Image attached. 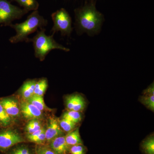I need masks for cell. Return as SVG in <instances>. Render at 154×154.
Instances as JSON below:
<instances>
[{"label": "cell", "mask_w": 154, "mask_h": 154, "mask_svg": "<svg viewBox=\"0 0 154 154\" xmlns=\"http://www.w3.org/2000/svg\"><path fill=\"white\" fill-rule=\"evenodd\" d=\"M66 105L69 110L81 112L85 109L86 102L82 96L79 94H73L67 96Z\"/></svg>", "instance_id": "obj_7"}, {"label": "cell", "mask_w": 154, "mask_h": 154, "mask_svg": "<svg viewBox=\"0 0 154 154\" xmlns=\"http://www.w3.org/2000/svg\"><path fill=\"white\" fill-rule=\"evenodd\" d=\"M50 147L56 154H67L69 147L65 140V136L62 135L54 139L50 142Z\"/></svg>", "instance_id": "obj_10"}, {"label": "cell", "mask_w": 154, "mask_h": 154, "mask_svg": "<svg viewBox=\"0 0 154 154\" xmlns=\"http://www.w3.org/2000/svg\"><path fill=\"white\" fill-rule=\"evenodd\" d=\"M45 130L44 128L42 127L41 129L36 131L35 132H33L31 134H28L27 136V139L29 141L32 142L34 140H35L36 137H38L42 133L45 131Z\"/></svg>", "instance_id": "obj_26"}, {"label": "cell", "mask_w": 154, "mask_h": 154, "mask_svg": "<svg viewBox=\"0 0 154 154\" xmlns=\"http://www.w3.org/2000/svg\"><path fill=\"white\" fill-rule=\"evenodd\" d=\"M53 26L51 32L54 35L60 32L62 36H69L73 30L72 26V19L68 11L62 8L53 13L51 15Z\"/></svg>", "instance_id": "obj_4"}, {"label": "cell", "mask_w": 154, "mask_h": 154, "mask_svg": "<svg viewBox=\"0 0 154 154\" xmlns=\"http://www.w3.org/2000/svg\"><path fill=\"white\" fill-rule=\"evenodd\" d=\"M96 0H89L74 10V27L77 35L87 33L90 36L99 34L105 21L104 15L97 11Z\"/></svg>", "instance_id": "obj_1"}, {"label": "cell", "mask_w": 154, "mask_h": 154, "mask_svg": "<svg viewBox=\"0 0 154 154\" xmlns=\"http://www.w3.org/2000/svg\"><path fill=\"white\" fill-rule=\"evenodd\" d=\"M10 154H32L28 148L22 146L14 149Z\"/></svg>", "instance_id": "obj_24"}, {"label": "cell", "mask_w": 154, "mask_h": 154, "mask_svg": "<svg viewBox=\"0 0 154 154\" xmlns=\"http://www.w3.org/2000/svg\"><path fill=\"white\" fill-rule=\"evenodd\" d=\"M36 154H56L49 147L46 146H38L36 147Z\"/></svg>", "instance_id": "obj_25"}, {"label": "cell", "mask_w": 154, "mask_h": 154, "mask_svg": "<svg viewBox=\"0 0 154 154\" xmlns=\"http://www.w3.org/2000/svg\"><path fill=\"white\" fill-rule=\"evenodd\" d=\"M142 150L145 154H154V137L153 135L149 137L142 142Z\"/></svg>", "instance_id": "obj_16"}, {"label": "cell", "mask_w": 154, "mask_h": 154, "mask_svg": "<svg viewBox=\"0 0 154 154\" xmlns=\"http://www.w3.org/2000/svg\"><path fill=\"white\" fill-rule=\"evenodd\" d=\"M0 104L10 116L15 117L19 115L20 109L17 102L14 99L10 98L2 99L0 101Z\"/></svg>", "instance_id": "obj_11"}, {"label": "cell", "mask_w": 154, "mask_h": 154, "mask_svg": "<svg viewBox=\"0 0 154 154\" xmlns=\"http://www.w3.org/2000/svg\"><path fill=\"white\" fill-rule=\"evenodd\" d=\"M62 118L66 119L77 124L82 120V116L80 112L73 110H68L63 113Z\"/></svg>", "instance_id": "obj_19"}, {"label": "cell", "mask_w": 154, "mask_h": 154, "mask_svg": "<svg viewBox=\"0 0 154 154\" xmlns=\"http://www.w3.org/2000/svg\"><path fill=\"white\" fill-rule=\"evenodd\" d=\"M48 24L47 19L39 14L38 10L33 11L24 22L10 25V27L16 31V34L11 37L9 41L13 44L27 42L29 35L36 32L38 28H45Z\"/></svg>", "instance_id": "obj_2"}, {"label": "cell", "mask_w": 154, "mask_h": 154, "mask_svg": "<svg viewBox=\"0 0 154 154\" xmlns=\"http://www.w3.org/2000/svg\"><path fill=\"white\" fill-rule=\"evenodd\" d=\"M11 116L7 113L0 104V125L3 126H8L11 124Z\"/></svg>", "instance_id": "obj_22"}, {"label": "cell", "mask_w": 154, "mask_h": 154, "mask_svg": "<svg viewBox=\"0 0 154 154\" xmlns=\"http://www.w3.org/2000/svg\"><path fill=\"white\" fill-rule=\"evenodd\" d=\"M41 122L38 119H30L25 127V131L28 134H31L42 128Z\"/></svg>", "instance_id": "obj_18"}, {"label": "cell", "mask_w": 154, "mask_h": 154, "mask_svg": "<svg viewBox=\"0 0 154 154\" xmlns=\"http://www.w3.org/2000/svg\"><path fill=\"white\" fill-rule=\"evenodd\" d=\"M69 152L71 154H86L87 149L83 144H79L70 147Z\"/></svg>", "instance_id": "obj_23"}, {"label": "cell", "mask_w": 154, "mask_h": 154, "mask_svg": "<svg viewBox=\"0 0 154 154\" xmlns=\"http://www.w3.org/2000/svg\"><path fill=\"white\" fill-rule=\"evenodd\" d=\"M154 83H153L144 91L143 94L145 96H152L154 95Z\"/></svg>", "instance_id": "obj_27"}, {"label": "cell", "mask_w": 154, "mask_h": 154, "mask_svg": "<svg viewBox=\"0 0 154 154\" xmlns=\"http://www.w3.org/2000/svg\"><path fill=\"white\" fill-rule=\"evenodd\" d=\"M25 141L22 137L15 131L9 129L0 132V149H9Z\"/></svg>", "instance_id": "obj_6"}, {"label": "cell", "mask_w": 154, "mask_h": 154, "mask_svg": "<svg viewBox=\"0 0 154 154\" xmlns=\"http://www.w3.org/2000/svg\"><path fill=\"white\" fill-rule=\"evenodd\" d=\"M63 132L60 126L58 121L54 118H50L45 130L46 141L50 142L54 139L63 135Z\"/></svg>", "instance_id": "obj_8"}, {"label": "cell", "mask_w": 154, "mask_h": 154, "mask_svg": "<svg viewBox=\"0 0 154 154\" xmlns=\"http://www.w3.org/2000/svg\"><path fill=\"white\" fill-rule=\"evenodd\" d=\"M65 140L69 148L72 146L83 144L79 128L69 132V133L65 136Z\"/></svg>", "instance_id": "obj_13"}, {"label": "cell", "mask_w": 154, "mask_h": 154, "mask_svg": "<svg viewBox=\"0 0 154 154\" xmlns=\"http://www.w3.org/2000/svg\"><path fill=\"white\" fill-rule=\"evenodd\" d=\"M27 101L34 105L40 111H43L44 110H50L49 108L48 107L45 103L43 96L33 95L28 100H27Z\"/></svg>", "instance_id": "obj_15"}, {"label": "cell", "mask_w": 154, "mask_h": 154, "mask_svg": "<svg viewBox=\"0 0 154 154\" xmlns=\"http://www.w3.org/2000/svg\"><path fill=\"white\" fill-rule=\"evenodd\" d=\"M45 28L37 30V33L32 38H28L27 42H32L34 51V56L36 58L42 61L52 50L59 49L69 52L70 49L55 41L54 35L48 36Z\"/></svg>", "instance_id": "obj_3"}, {"label": "cell", "mask_w": 154, "mask_h": 154, "mask_svg": "<svg viewBox=\"0 0 154 154\" xmlns=\"http://www.w3.org/2000/svg\"><path fill=\"white\" fill-rule=\"evenodd\" d=\"M28 11L12 5L8 0H0V25L9 26L12 22L21 19Z\"/></svg>", "instance_id": "obj_5"}, {"label": "cell", "mask_w": 154, "mask_h": 154, "mask_svg": "<svg viewBox=\"0 0 154 154\" xmlns=\"http://www.w3.org/2000/svg\"><path fill=\"white\" fill-rule=\"evenodd\" d=\"M48 87V82L46 78H42L37 81L35 85L34 94L37 96H43Z\"/></svg>", "instance_id": "obj_17"}, {"label": "cell", "mask_w": 154, "mask_h": 154, "mask_svg": "<svg viewBox=\"0 0 154 154\" xmlns=\"http://www.w3.org/2000/svg\"><path fill=\"white\" fill-rule=\"evenodd\" d=\"M58 122L61 128L66 132H69L72 131L75 127L76 125L72 122L63 118H62Z\"/></svg>", "instance_id": "obj_20"}, {"label": "cell", "mask_w": 154, "mask_h": 154, "mask_svg": "<svg viewBox=\"0 0 154 154\" xmlns=\"http://www.w3.org/2000/svg\"><path fill=\"white\" fill-rule=\"evenodd\" d=\"M20 110L24 117L28 119H39L42 117V111L25 100L21 102Z\"/></svg>", "instance_id": "obj_9"}, {"label": "cell", "mask_w": 154, "mask_h": 154, "mask_svg": "<svg viewBox=\"0 0 154 154\" xmlns=\"http://www.w3.org/2000/svg\"><path fill=\"white\" fill-rule=\"evenodd\" d=\"M11 2H16L22 9L28 12L38 10L39 4L37 0H10Z\"/></svg>", "instance_id": "obj_14"}, {"label": "cell", "mask_w": 154, "mask_h": 154, "mask_svg": "<svg viewBox=\"0 0 154 154\" xmlns=\"http://www.w3.org/2000/svg\"><path fill=\"white\" fill-rule=\"evenodd\" d=\"M36 82V80H28L22 85L20 89V93L25 101L28 100L34 94V89Z\"/></svg>", "instance_id": "obj_12"}, {"label": "cell", "mask_w": 154, "mask_h": 154, "mask_svg": "<svg viewBox=\"0 0 154 154\" xmlns=\"http://www.w3.org/2000/svg\"><path fill=\"white\" fill-rule=\"evenodd\" d=\"M140 101L142 104L144 105L149 110H151L153 112L154 110V96H141L140 99Z\"/></svg>", "instance_id": "obj_21"}]
</instances>
